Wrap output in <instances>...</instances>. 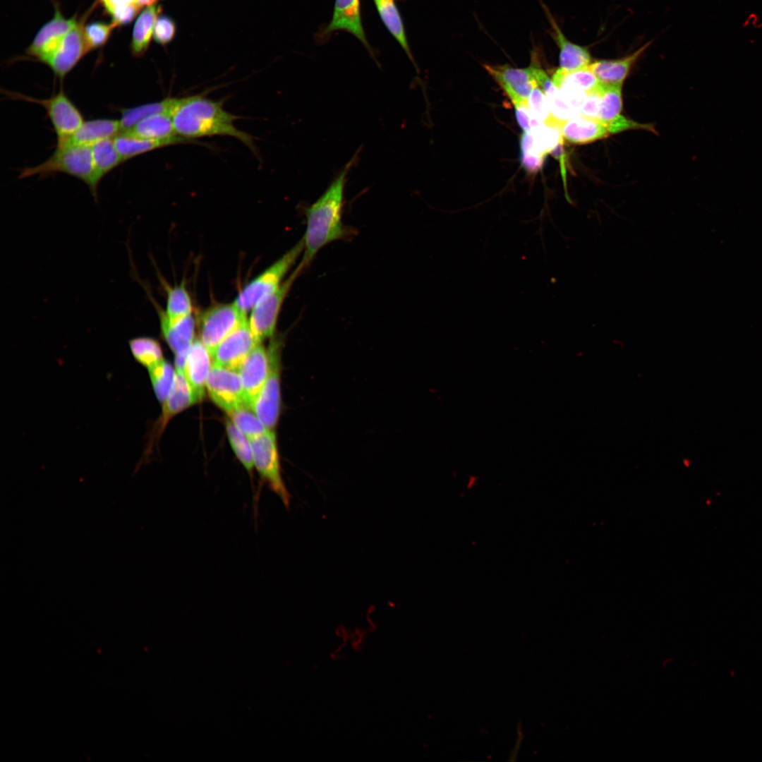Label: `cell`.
I'll return each mask as SVG.
<instances>
[{
	"mask_svg": "<svg viewBox=\"0 0 762 762\" xmlns=\"http://www.w3.org/2000/svg\"><path fill=\"white\" fill-rule=\"evenodd\" d=\"M356 156L345 165L324 193L311 205L306 207V229L304 236V252L300 263L307 267L318 251L332 241L344 239L349 231L342 223L344 189L347 174Z\"/></svg>",
	"mask_w": 762,
	"mask_h": 762,
	"instance_id": "cell-1",
	"label": "cell"
},
{
	"mask_svg": "<svg viewBox=\"0 0 762 762\" xmlns=\"http://www.w3.org/2000/svg\"><path fill=\"white\" fill-rule=\"evenodd\" d=\"M177 135L188 140L206 136L234 138L255 153L253 137L237 128V116L224 109L222 103L200 95L177 98L171 111Z\"/></svg>",
	"mask_w": 762,
	"mask_h": 762,
	"instance_id": "cell-2",
	"label": "cell"
},
{
	"mask_svg": "<svg viewBox=\"0 0 762 762\" xmlns=\"http://www.w3.org/2000/svg\"><path fill=\"white\" fill-rule=\"evenodd\" d=\"M64 173L83 181L93 192V164L91 147L70 143H57L55 151L44 162L20 170L19 178Z\"/></svg>",
	"mask_w": 762,
	"mask_h": 762,
	"instance_id": "cell-3",
	"label": "cell"
},
{
	"mask_svg": "<svg viewBox=\"0 0 762 762\" xmlns=\"http://www.w3.org/2000/svg\"><path fill=\"white\" fill-rule=\"evenodd\" d=\"M304 251L303 238L274 263L250 282L238 294L234 304L243 312L250 311L262 299L277 290L284 277Z\"/></svg>",
	"mask_w": 762,
	"mask_h": 762,
	"instance_id": "cell-4",
	"label": "cell"
},
{
	"mask_svg": "<svg viewBox=\"0 0 762 762\" xmlns=\"http://www.w3.org/2000/svg\"><path fill=\"white\" fill-rule=\"evenodd\" d=\"M282 340L272 339L267 349L269 372L267 380L253 403L251 409L269 430L277 423L281 407L280 375L282 369Z\"/></svg>",
	"mask_w": 762,
	"mask_h": 762,
	"instance_id": "cell-5",
	"label": "cell"
},
{
	"mask_svg": "<svg viewBox=\"0 0 762 762\" xmlns=\"http://www.w3.org/2000/svg\"><path fill=\"white\" fill-rule=\"evenodd\" d=\"M249 440L254 466L269 488L278 496L286 507H289L291 496L282 477L274 431L268 430Z\"/></svg>",
	"mask_w": 762,
	"mask_h": 762,
	"instance_id": "cell-6",
	"label": "cell"
},
{
	"mask_svg": "<svg viewBox=\"0 0 762 762\" xmlns=\"http://www.w3.org/2000/svg\"><path fill=\"white\" fill-rule=\"evenodd\" d=\"M305 267L299 263L280 286L262 299L250 310L248 322L258 343L272 337L282 303L296 279Z\"/></svg>",
	"mask_w": 762,
	"mask_h": 762,
	"instance_id": "cell-7",
	"label": "cell"
},
{
	"mask_svg": "<svg viewBox=\"0 0 762 762\" xmlns=\"http://www.w3.org/2000/svg\"><path fill=\"white\" fill-rule=\"evenodd\" d=\"M8 95L42 106L57 135V143L69 138L84 122L80 111L63 89L47 99L33 98L14 92H8Z\"/></svg>",
	"mask_w": 762,
	"mask_h": 762,
	"instance_id": "cell-8",
	"label": "cell"
},
{
	"mask_svg": "<svg viewBox=\"0 0 762 762\" xmlns=\"http://www.w3.org/2000/svg\"><path fill=\"white\" fill-rule=\"evenodd\" d=\"M246 318L247 313L234 303L213 306L200 317V339L211 353Z\"/></svg>",
	"mask_w": 762,
	"mask_h": 762,
	"instance_id": "cell-9",
	"label": "cell"
},
{
	"mask_svg": "<svg viewBox=\"0 0 762 762\" xmlns=\"http://www.w3.org/2000/svg\"><path fill=\"white\" fill-rule=\"evenodd\" d=\"M206 389L212 401L228 413L245 405L243 384L238 370L212 363Z\"/></svg>",
	"mask_w": 762,
	"mask_h": 762,
	"instance_id": "cell-10",
	"label": "cell"
},
{
	"mask_svg": "<svg viewBox=\"0 0 762 762\" xmlns=\"http://www.w3.org/2000/svg\"><path fill=\"white\" fill-rule=\"evenodd\" d=\"M258 343L246 318L210 353L213 363L238 370Z\"/></svg>",
	"mask_w": 762,
	"mask_h": 762,
	"instance_id": "cell-11",
	"label": "cell"
},
{
	"mask_svg": "<svg viewBox=\"0 0 762 762\" xmlns=\"http://www.w3.org/2000/svg\"><path fill=\"white\" fill-rule=\"evenodd\" d=\"M485 70L500 85L514 105H528L529 95L538 83L531 67L517 68L509 65H484Z\"/></svg>",
	"mask_w": 762,
	"mask_h": 762,
	"instance_id": "cell-12",
	"label": "cell"
},
{
	"mask_svg": "<svg viewBox=\"0 0 762 762\" xmlns=\"http://www.w3.org/2000/svg\"><path fill=\"white\" fill-rule=\"evenodd\" d=\"M598 92L600 95V107L597 120L607 126L610 134L629 129L653 130L648 124L635 122L622 115V85L600 83Z\"/></svg>",
	"mask_w": 762,
	"mask_h": 762,
	"instance_id": "cell-13",
	"label": "cell"
},
{
	"mask_svg": "<svg viewBox=\"0 0 762 762\" xmlns=\"http://www.w3.org/2000/svg\"><path fill=\"white\" fill-rule=\"evenodd\" d=\"M88 52L83 23H78L62 38L56 49L43 62L51 68L56 75L63 79Z\"/></svg>",
	"mask_w": 762,
	"mask_h": 762,
	"instance_id": "cell-14",
	"label": "cell"
},
{
	"mask_svg": "<svg viewBox=\"0 0 762 762\" xmlns=\"http://www.w3.org/2000/svg\"><path fill=\"white\" fill-rule=\"evenodd\" d=\"M238 372L243 384L245 405L251 408L265 385L269 372L268 351L262 343L257 344L252 349Z\"/></svg>",
	"mask_w": 762,
	"mask_h": 762,
	"instance_id": "cell-15",
	"label": "cell"
},
{
	"mask_svg": "<svg viewBox=\"0 0 762 762\" xmlns=\"http://www.w3.org/2000/svg\"><path fill=\"white\" fill-rule=\"evenodd\" d=\"M78 23L75 17L68 19L64 18L56 6L53 18L41 28L27 49V53L43 62L56 49L62 38Z\"/></svg>",
	"mask_w": 762,
	"mask_h": 762,
	"instance_id": "cell-16",
	"label": "cell"
},
{
	"mask_svg": "<svg viewBox=\"0 0 762 762\" xmlns=\"http://www.w3.org/2000/svg\"><path fill=\"white\" fill-rule=\"evenodd\" d=\"M211 360L210 353L201 340H194L186 352L181 369L196 402L202 401L205 395Z\"/></svg>",
	"mask_w": 762,
	"mask_h": 762,
	"instance_id": "cell-17",
	"label": "cell"
},
{
	"mask_svg": "<svg viewBox=\"0 0 762 762\" xmlns=\"http://www.w3.org/2000/svg\"><path fill=\"white\" fill-rule=\"evenodd\" d=\"M196 403L182 369L176 368V375L172 388L166 401L162 404V414L155 423L149 447H152L155 438L161 435L166 425L172 417Z\"/></svg>",
	"mask_w": 762,
	"mask_h": 762,
	"instance_id": "cell-18",
	"label": "cell"
},
{
	"mask_svg": "<svg viewBox=\"0 0 762 762\" xmlns=\"http://www.w3.org/2000/svg\"><path fill=\"white\" fill-rule=\"evenodd\" d=\"M163 338L176 356L185 355L194 341L195 320L192 315L176 320L167 318L164 311L157 308Z\"/></svg>",
	"mask_w": 762,
	"mask_h": 762,
	"instance_id": "cell-19",
	"label": "cell"
},
{
	"mask_svg": "<svg viewBox=\"0 0 762 762\" xmlns=\"http://www.w3.org/2000/svg\"><path fill=\"white\" fill-rule=\"evenodd\" d=\"M336 30L352 34L371 52L362 25L359 0H335L332 18L326 32Z\"/></svg>",
	"mask_w": 762,
	"mask_h": 762,
	"instance_id": "cell-20",
	"label": "cell"
},
{
	"mask_svg": "<svg viewBox=\"0 0 762 762\" xmlns=\"http://www.w3.org/2000/svg\"><path fill=\"white\" fill-rule=\"evenodd\" d=\"M543 7L551 25V34L560 49V67L558 68L564 72H569L588 66L591 63V57L588 49L570 42L545 5Z\"/></svg>",
	"mask_w": 762,
	"mask_h": 762,
	"instance_id": "cell-21",
	"label": "cell"
},
{
	"mask_svg": "<svg viewBox=\"0 0 762 762\" xmlns=\"http://www.w3.org/2000/svg\"><path fill=\"white\" fill-rule=\"evenodd\" d=\"M651 43V42H647L632 54L624 57L596 61L591 63L588 66L600 83L622 86L633 65Z\"/></svg>",
	"mask_w": 762,
	"mask_h": 762,
	"instance_id": "cell-22",
	"label": "cell"
},
{
	"mask_svg": "<svg viewBox=\"0 0 762 762\" xmlns=\"http://www.w3.org/2000/svg\"><path fill=\"white\" fill-rule=\"evenodd\" d=\"M563 140L573 144H586L610 135L607 126L601 121L577 114L567 120L562 129Z\"/></svg>",
	"mask_w": 762,
	"mask_h": 762,
	"instance_id": "cell-23",
	"label": "cell"
},
{
	"mask_svg": "<svg viewBox=\"0 0 762 762\" xmlns=\"http://www.w3.org/2000/svg\"><path fill=\"white\" fill-rule=\"evenodd\" d=\"M121 132V126L119 120L111 119H92L84 121L78 129L69 138L57 143H70L91 147L102 140L114 138Z\"/></svg>",
	"mask_w": 762,
	"mask_h": 762,
	"instance_id": "cell-24",
	"label": "cell"
},
{
	"mask_svg": "<svg viewBox=\"0 0 762 762\" xmlns=\"http://www.w3.org/2000/svg\"><path fill=\"white\" fill-rule=\"evenodd\" d=\"M114 140L116 147L123 162L161 147L180 143H191L190 140L183 138L167 140L145 139L127 131H121Z\"/></svg>",
	"mask_w": 762,
	"mask_h": 762,
	"instance_id": "cell-25",
	"label": "cell"
},
{
	"mask_svg": "<svg viewBox=\"0 0 762 762\" xmlns=\"http://www.w3.org/2000/svg\"><path fill=\"white\" fill-rule=\"evenodd\" d=\"M114 138L98 142L91 146L93 164V192L92 196L97 198L98 184L111 171L124 162L120 156Z\"/></svg>",
	"mask_w": 762,
	"mask_h": 762,
	"instance_id": "cell-26",
	"label": "cell"
},
{
	"mask_svg": "<svg viewBox=\"0 0 762 762\" xmlns=\"http://www.w3.org/2000/svg\"><path fill=\"white\" fill-rule=\"evenodd\" d=\"M124 131L139 138L155 140L182 138L176 135L171 114L169 112L158 113L147 116Z\"/></svg>",
	"mask_w": 762,
	"mask_h": 762,
	"instance_id": "cell-27",
	"label": "cell"
},
{
	"mask_svg": "<svg viewBox=\"0 0 762 762\" xmlns=\"http://www.w3.org/2000/svg\"><path fill=\"white\" fill-rule=\"evenodd\" d=\"M160 11V6L154 4L145 8L137 18L133 28L131 45V52L134 56H140L146 52Z\"/></svg>",
	"mask_w": 762,
	"mask_h": 762,
	"instance_id": "cell-28",
	"label": "cell"
},
{
	"mask_svg": "<svg viewBox=\"0 0 762 762\" xmlns=\"http://www.w3.org/2000/svg\"><path fill=\"white\" fill-rule=\"evenodd\" d=\"M374 2L383 23L409 58L413 61L403 22L394 0H374Z\"/></svg>",
	"mask_w": 762,
	"mask_h": 762,
	"instance_id": "cell-29",
	"label": "cell"
},
{
	"mask_svg": "<svg viewBox=\"0 0 762 762\" xmlns=\"http://www.w3.org/2000/svg\"><path fill=\"white\" fill-rule=\"evenodd\" d=\"M176 100L177 98L175 97H167L161 101L122 109L119 119L121 131L131 128L140 121L151 115L162 112L171 114Z\"/></svg>",
	"mask_w": 762,
	"mask_h": 762,
	"instance_id": "cell-30",
	"label": "cell"
},
{
	"mask_svg": "<svg viewBox=\"0 0 762 762\" xmlns=\"http://www.w3.org/2000/svg\"><path fill=\"white\" fill-rule=\"evenodd\" d=\"M128 345L134 359L147 369L164 359L159 343L153 338H133L129 340Z\"/></svg>",
	"mask_w": 762,
	"mask_h": 762,
	"instance_id": "cell-31",
	"label": "cell"
},
{
	"mask_svg": "<svg viewBox=\"0 0 762 762\" xmlns=\"http://www.w3.org/2000/svg\"><path fill=\"white\" fill-rule=\"evenodd\" d=\"M588 66L569 72H564L557 68L552 75V80L557 87L562 84H567L576 87L587 94L591 93L598 88L600 81Z\"/></svg>",
	"mask_w": 762,
	"mask_h": 762,
	"instance_id": "cell-32",
	"label": "cell"
},
{
	"mask_svg": "<svg viewBox=\"0 0 762 762\" xmlns=\"http://www.w3.org/2000/svg\"><path fill=\"white\" fill-rule=\"evenodd\" d=\"M536 151L546 157L560 143L564 141L561 129L545 124L531 117V130Z\"/></svg>",
	"mask_w": 762,
	"mask_h": 762,
	"instance_id": "cell-33",
	"label": "cell"
},
{
	"mask_svg": "<svg viewBox=\"0 0 762 762\" xmlns=\"http://www.w3.org/2000/svg\"><path fill=\"white\" fill-rule=\"evenodd\" d=\"M150 379L157 400L164 404L172 388L176 370L164 359L147 368Z\"/></svg>",
	"mask_w": 762,
	"mask_h": 762,
	"instance_id": "cell-34",
	"label": "cell"
},
{
	"mask_svg": "<svg viewBox=\"0 0 762 762\" xmlns=\"http://www.w3.org/2000/svg\"><path fill=\"white\" fill-rule=\"evenodd\" d=\"M192 312L191 298L183 284L167 289L164 313L169 320H176L192 315Z\"/></svg>",
	"mask_w": 762,
	"mask_h": 762,
	"instance_id": "cell-35",
	"label": "cell"
},
{
	"mask_svg": "<svg viewBox=\"0 0 762 762\" xmlns=\"http://www.w3.org/2000/svg\"><path fill=\"white\" fill-rule=\"evenodd\" d=\"M231 421L250 440L258 437L267 429L255 415L253 409L243 405L229 413Z\"/></svg>",
	"mask_w": 762,
	"mask_h": 762,
	"instance_id": "cell-36",
	"label": "cell"
},
{
	"mask_svg": "<svg viewBox=\"0 0 762 762\" xmlns=\"http://www.w3.org/2000/svg\"><path fill=\"white\" fill-rule=\"evenodd\" d=\"M226 430L234 454L245 469L251 473L254 463L250 440L231 421H226Z\"/></svg>",
	"mask_w": 762,
	"mask_h": 762,
	"instance_id": "cell-37",
	"label": "cell"
},
{
	"mask_svg": "<svg viewBox=\"0 0 762 762\" xmlns=\"http://www.w3.org/2000/svg\"><path fill=\"white\" fill-rule=\"evenodd\" d=\"M528 107L532 118L546 125L558 128L552 116L546 95L538 86L531 91Z\"/></svg>",
	"mask_w": 762,
	"mask_h": 762,
	"instance_id": "cell-38",
	"label": "cell"
},
{
	"mask_svg": "<svg viewBox=\"0 0 762 762\" xmlns=\"http://www.w3.org/2000/svg\"><path fill=\"white\" fill-rule=\"evenodd\" d=\"M116 26L103 22H93L83 27V33L90 51L104 45Z\"/></svg>",
	"mask_w": 762,
	"mask_h": 762,
	"instance_id": "cell-39",
	"label": "cell"
},
{
	"mask_svg": "<svg viewBox=\"0 0 762 762\" xmlns=\"http://www.w3.org/2000/svg\"><path fill=\"white\" fill-rule=\"evenodd\" d=\"M176 26L174 21L167 16L159 17L155 24L153 38L160 44H166L174 37Z\"/></svg>",
	"mask_w": 762,
	"mask_h": 762,
	"instance_id": "cell-40",
	"label": "cell"
},
{
	"mask_svg": "<svg viewBox=\"0 0 762 762\" xmlns=\"http://www.w3.org/2000/svg\"><path fill=\"white\" fill-rule=\"evenodd\" d=\"M142 6L135 1L123 4L116 8L111 13L113 17L112 23L116 26L123 25L130 23L135 18Z\"/></svg>",
	"mask_w": 762,
	"mask_h": 762,
	"instance_id": "cell-41",
	"label": "cell"
},
{
	"mask_svg": "<svg viewBox=\"0 0 762 762\" xmlns=\"http://www.w3.org/2000/svg\"><path fill=\"white\" fill-rule=\"evenodd\" d=\"M600 107V95L598 89L587 95L579 114L597 119Z\"/></svg>",
	"mask_w": 762,
	"mask_h": 762,
	"instance_id": "cell-42",
	"label": "cell"
},
{
	"mask_svg": "<svg viewBox=\"0 0 762 762\" xmlns=\"http://www.w3.org/2000/svg\"><path fill=\"white\" fill-rule=\"evenodd\" d=\"M545 157L533 153H521V161L528 173L536 174L542 168Z\"/></svg>",
	"mask_w": 762,
	"mask_h": 762,
	"instance_id": "cell-43",
	"label": "cell"
},
{
	"mask_svg": "<svg viewBox=\"0 0 762 762\" xmlns=\"http://www.w3.org/2000/svg\"><path fill=\"white\" fill-rule=\"evenodd\" d=\"M515 113L517 121L524 132H530L531 130V116L528 105H515Z\"/></svg>",
	"mask_w": 762,
	"mask_h": 762,
	"instance_id": "cell-44",
	"label": "cell"
},
{
	"mask_svg": "<svg viewBox=\"0 0 762 762\" xmlns=\"http://www.w3.org/2000/svg\"><path fill=\"white\" fill-rule=\"evenodd\" d=\"M100 1H102V4L106 8V9L108 11V12L111 13L113 12V11L116 8H117L118 6H120L123 5V4L132 2V1H135V0H100Z\"/></svg>",
	"mask_w": 762,
	"mask_h": 762,
	"instance_id": "cell-45",
	"label": "cell"
},
{
	"mask_svg": "<svg viewBox=\"0 0 762 762\" xmlns=\"http://www.w3.org/2000/svg\"><path fill=\"white\" fill-rule=\"evenodd\" d=\"M157 0H136V1L143 7V6H152Z\"/></svg>",
	"mask_w": 762,
	"mask_h": 762,
	"instance_id": "cell-46",
	"label": "cell"
}]
</instances>
